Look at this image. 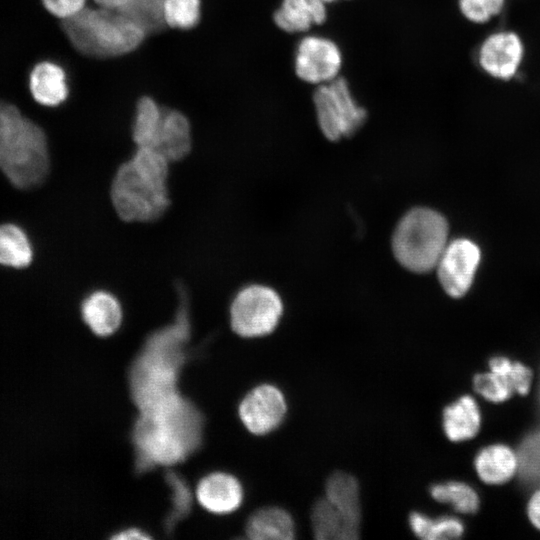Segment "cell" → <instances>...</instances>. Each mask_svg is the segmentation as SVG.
<instances>
[{"instance_id": "4dcf8cb0", "label": "cell", "mask_w": 540, "mask_h": 540, "mask_svg": "<svg viewBox=\"0 0 540 540\" xmlns=\"http://www.w3.org/2000/svg\"><path fill=\"white\" fill-rule=\"evenodd\" d=\"M41 2L49 13L60 20L70 18L86 7V0H41Z\"/></svg>"}, {"instance_id": "4fadbf2b", "label": "cell", "mask_w": 540, "mask_h": 540, "mask_svg": "<svg viewBox=\"0 0 540 540\" xmlns=\"http://www.w3.org/2000/svg\"><path fill=\"white\" fill-rule=\"evenodd\" d=\"M28 85L33 99L47 107L60 105L69 94L65 71L51 61H41L32 68Z\"/></svg>"}, {"instance_id": "30bf717a", "label": "cell", "mask_w": 540, "mask_h": 540, "mask_svg": "<svg viewBox=\"0 0 540 540\" xmlns=\"http://www.w3.org/2000/svg\"><path fill=\"white\" fill-rule=\"evenodd\" d=\"M286 410L283 393L273 385L262 384L244 396L239 404L238 414L249 432L265 435L282 423Z\"/></svg>"}, {"instance_id": "44dd1931", "label": "cell", "mask_w": 540, "mask_h": 540, "mask_svg": "<svg viewBox=\"0 0 540 540\" xmlns=\"http://www.w3.org/2000/svg\"><path fill=\"white\" fill-rule=\"evenodd\" d=\"M34 258V250L28 234L14 223L0 224V266L25 269Z\"/></svg>"}, {"instance_id": "f1b7e54d", "label": "cell", "mask_w": 540, "mask_h": 540, "mask_svg": "<svg viewBox=\"0 0 540 540\" xmlns=\"http://www.w3.org/2000/svg\"><path fill=\"white\" fill-rule=\"evenodd\" d=\"M473 385L478 394L491 402H503L514 393L507 379L493 371L477 374Z\"/></svg>"}, {"instance_id": "83f0119b", "label": "cell", "mask_w": 540, "mask_h": 540, "mask_svg": "<svg viewBox=\"0 0 540 540\" xmlns=\"http://www.w3.org/2000/svg\"><path fill=\"white\" fill-rule=\"evenodd\" d=\"M507 0H458L462 16L471 23L482 25L499 16Z\"/></svg>"}, {"instance_id": "1f68e13d", "label": "cell", "mask_w": 540, "mask_h": 540, "mask_svg": "<svg viewBox=\"0 0 540 540\" xmlns=\"http://www.w3.org/2000/svg\"><path fill=\"white\" fill-rule=\"evenodd\" d=\"M527 512L532 524L540 530V490L536 491L530 498Z\"/></svg>"}, {"instance_id": "2e32d148", "label": "cell", "mask_w": 540, "mask_h": 540, "mask_svg": "<svg viewBox=\"0 0 540 540\" xmlns=\"http://www.w3.org/2000/svg\"><path fill=\"white\" fill-rule=\"evenodd\" d=\"M326 16V3L323 0H282L273 20L283 31L299 33L322 24Z\"/></svg>"}, {"instance_id": "e0dca14e", "label": "cell", "mask_w": 540, "mask_h": 540, "mask_svg": "<svg viewBox=\"0 0 540 540\" xmlns=\"http://www.w3.org/2000/svg\"><path fill=\"white\" fill-rule=\"evenodd\" d=\"M252 540H291L295 528L292 516L280 507H265L254 512L245 527Z\"/></svg>"}, {"instance_id": "5bb4252c", "label": "cell", "mask_w": 540, "mask_h": 540, "mask_svg": "<svg viewBox=\"0 0 540 540\" xmlns=\"http://www.w3.org/2000/svg\"><path fill=\"white\" fill-rule=\"evenodd\" d=\"M81 314L90 330L101 337L116 332L123 318L119 301L106 291H95L89 294L82 302Z\"/></svg>"}, {"instance_id": "52a82bcc", "label": "cell", "mask_w": 540, "mask_h": 540, "mask_svg": "<svg viewBox=\"0 0 540 540\" xmlns=\"http://www.w3.org/2000/svg\"><path fill=\"white\" fill-rule=\"evenodd\" d=\"M524 58L525 44L521 36L508 29L489 33L476 51L479 68L498 81H510L517 76Z\"/></svg>"}, {"instance_id": "5b68a950", "label": "cell", "mask_w": 540, "mask_h": 540, "mask_svg": "<svg viewBox=\"0 0 540 540\" xmlns=\"http://www.w3.org/2000/svg\"><path fill=\"white\" fill-rule=\"evenodd\" d=\"M313 102L319 127L331 141L353 135L367 117L365 109L353 98L347 81L341 77L318 85Z\"/></svg>"}, {"instance_id": "ffe728a7", "label": "cell", "mask_w": 540, "mask_h": 540, "mask_svg": "<svg viewBox=\"0 0 540 540\" xmlns=\"http://www.w3.org/2000/svg\"><path fill=\"white\" fill-rule=\"evenodd\" d=\"M325 497L351 522L361 526L360 490L353 475L342 471L333 473L326 481Z\"/></svg>"}, {"instance_id": "3957f363", "label": "cell", "mask_w": 540, "mask_h": 540, "mask_svg": "<svg viewBox=\"0 0 540 540\" xmlns=\"http://www.w3.org/2000/svg\"><path fill=\"white\" fill-rule=\"evenodd\" d=\"M71 45L92 58H114L137 49L145 32L118 10L84 7L61 22Z\"/></svg>"}, {"instance_id": "ac0fdd59", "label": "cell", "mask_w": 540, "mask_h": 540, "mask_svg": "<svg viewBox=\"0 0 540 540\" xmlns=\"http://www.w3.org/2000/svg\"><path fill=\"white\" fill-rule=\"evenodd\" d=\"M475 468L483 482L502 484L511 479L519 469V460L509 447L496 444L478 453Z\"/></svg>"}, {"instance_id": "603a6c76", "label": "cell", "mask_w": 540, "mask_h": 540, "mask_svg": "<svg viewBox=\"0 0 540 540\" xmlns=\"http://www.w3.org/2000/svg\"><path fill=\"white\" fill-rule=\"evenodd\" d=\"M409 526L412 532L425 540L454 539L462 535V523L454 517L432 519L419 512L409 515Z\"/></svg>"}, {"instance_id": "9c48e42d", "label": "cell", "mask_w": 540, "mask_h": 540, "mask_svg": "<svg viewBox=\"0 0 540 540\" xmlns=\"http://www.w3.org/2000/svg\"><path fill=\"white\" fill-rule=\"evenodd\" d=\"M342 56L332 40L320 36L304 37L295 54V72L303 81L324 84L338 77Z\"/></svg>"}, {"instance_id": "cb8c5ba5", "label": "cell", "mask_w": 540, "mask_h": 540, "mask_svg": "<svg viewBox=\"0 0 540 540\" xmlns=\"http://www.w3.org/2000/svg\"><path fill=\"white\" fill-rule=\"evenodd\" d=\"M140 27L146 35L167 28L164 15V0H129L120 10Z\"/></svg>"}, {"instance_id": "484cf974", "label": "cell", "mask_w": 540, "mask_h": 540, "mask_svg": "<svg viewBox=\"0 0 540 540\" xmlns=\"http://www.w3.org/2000/svg\"><path fill=\"white\" fill-rule=\"evenodd\" d=\"M200 0H164L167 27L181 30L194 28L200 21Z\"/></svg>"}, {"instance_id": "d4e9b609", "label": "cell", "mask_w": 540, "mask_h": 540, "mask_svg": "<svg viewBox=\"0 0 540 540\" xmlns=\"http://www.w3.org/2000/svg\"><path fill=\"white\" fill-rule=\"evenodd\" d=\"M430 494L438 502L451 504L460 513H475L479 507L476 491L461 482L435 484L430 488Z\"/></svg>"}, {"instance_id": "277c9868", "label": "cell", "mask_w": 540, "mask_h": 540, "mask_svg": "<svg viewBox=\"0 0 540 540\" xmlns=\"http://www.w3.org/2000/svg\"><path fill=\"white\" fill-rule=\"evenodd\" d=\"M448 224L435 210L418 207L398 223L392 238L397 261L415 273H426L436 264L448 243Z\"/></svg>"}, {"instance_id": "7c38bea8", "label": "cell", "mask_w": 540, "mask_h": 540, "mask_svg": "<svg viewBox=\"0 0 540 540\" xmlns=\"http://www.w3.org/2000/svg\"><path fill=\"white\" fill-rule=\"evenodd\" d=\"M192 138L188 118L175 109H164L162 120L151 148L169 162L179 161L191 150Z\"/></svg>"}, {"instance_id": "e575fe53", "label": "cell", "mask_w": 540, "mask_h": 540, "mask_svg": "<svg viewBox=\"0 0 540 540\" xmlns=\"http://www.w3.org/2000/svg\"><path fill=\"white\" fill-rule=\"evenodd\" d=\"M323 1L327 4V3L335 2L336 0H323Z\"/></svg>"}, {"instance_id": "9a60e30c", "label": "cell", "mask_w": 540, "mask_h": 540, "mask_svg": "<svg viewBox=\"0 0 540 540\" xmlns=\"http://www.w3.org/2000/svg\"><path fill=\"white\" fill-rule=\"evenodd\" d=\"M311 527L318 540H354L360 534V526L351 522L325 496L311 509Z\"/></svg>"}, {"instance_id": "d6986e66", "label": "cell", "mask_w": 540, "mask_h": 540, "mask_svg": "<svg viewBox=\"0 0 540 540\" xmlns=\"http://www.w3.org/2000/svg\"><path fill=\"white\" fill-rule=\"evenodd\" d=\"M481 416L475 400L466 395L447 406L443 411V428L451 441L474 437L480 428Z\"/></svg>"}, {"instance_id": "4316f807", "label": "cell", "mask_w": 540, "mask_h": 540, "mask_svg": "<svg viewBox=\"0 0 540 540\" xmlns=\"http://www.w3.org/2000/svg\"><path fill=\"white\" fill-rule=\"evenodd\" d=\"M490 371L505 377L514 392L525 395L532 382V371L519 362H512L505 357H494L489 362Z\"/></svg>"}, {"instance_id": "ba28073f", "label": "cell", "mask_w": 540, "mask_h": 540, "mask_svg": "<svg viewBox=\"0 0 540 540\" xmlns=\"http://www.w3.org/2000/svg\"><path fill=\"white\" fill-rule=\"evenodd\" d=\"M480 259L478 245L469 239L459 238L447 243L435 267L444 291L454 298L465 295L472 285Z\"/></svg>"}, {"instance_id": "7a4b0ae2", "label": "cell", "mask_w": 540, "mask_h": 540, "mask_svg": "<svg viewBox=\"0 0 540 540\" xmlns=\"http://www.w3.org/2000/svg\"><path fill=\"white\" fill-rule=\"evenodd\" d=\"M47 136L14 104L0 101V172L20 190L36 188L50 173Z\"/></svg>"}, {"instance_id": "6da1fadb", "label": "cell", "mask_w": 540, "mask_h": 540, "mask_svg": "<svg viewBox=\"0 0 540 540\" xmlns=\"http://www.w3.org/2000/svg\"><path fill=\"white\" fill-rule=\"evenodd\" d=\"M169 161L151 147H137L130 160L117 170L111 185L112 204L129 222L160 218L170 201L167 191Z\"/></svg>"}, {"instance_id": "f546056e", "label": "cell", "mask_w": 540, "mask_h": 540, "mask_svg": "<svg viewBox=\"0 0 540 540\" xmlns=\"http://www.w3.org/2000/svg\"><path fill=\"white\" fill-rule=\"evenodd\" d=\"M518 456L519 469L531 481H540V431L528 437Z\"/></svg>"}, {"instance_id": "d6a6232c", "label": "cell", "mask_w": 540, "mask_h": 540, "mask_svg": "<svg viewBox=\"0 0 540 540\" xmlns=\"http://www.w3.org/2000/svg\"><path fill=\"white\" fill-rule=\"evenodd\" d=\"M112 539L116 540H142V539H151V536L145 533L144 531L137 529V528H129L120 531L119 533L115 534Z\"/></svg>"}, {"instance_id": "836d02e7", "label": "cell", "mask_w": 540, "mask_h": 540, "mask_svg": "<svg viewBox=\"0 0 540 540\" xmlns=\"http://www.w3.org/2000/svg\"><path fill=\"white\" fill-rule=\"evenodd\" d=\"M97 6L113 9V10H120L122 7H124L129 0H94Z\"/></svg>"}, {"instance_id": "8fae6325", "label": "cell", "mask_w": 540, "mask_h": 540, "mask_svg": "<svg viewBox=\"0 0 540 540\" xmlns=\"http://www.w3.org/2000/svg\"><path fill=\"white\" fill-rule=\"evenodd\" d=\"M196 497L205 510L214 514H228L241 505L243 488L233 475L215 472L199 481Z\"/></svg>"}, {"instance_id": "8992f818", "label": "cell", "mask_w": 540, "mask_h": 540, "mask_svg": "<svg viewBox=\"0 0 540 540\" xmlns=\"http://www.w3.org/2000/svg\"><path fill=\"white\" fill-rule=\"evenodd\" d=\"M283 312L279 295L263 285H249L241 289L230 306V323L241 337L254 338L271 333Z\"/></svg>"}, {"instance_id": "7402d4cb", "label": "cell", "mask_w": 540, "mask_h": 540, "mask_svg": "<svg viewBox=\"0 0 540 540\" xmlns=\"http://www.w3.org/2000/svg\"><path fill=\"white\" fill-rule=\"evenodd\" d=\"M163 111L164 108L149 96H143L138 100L132 125V137L137 147H152Z\"/></svg>"}]
</instances>
